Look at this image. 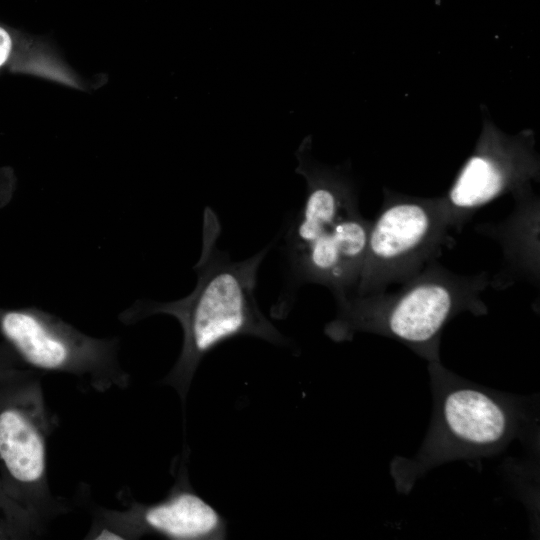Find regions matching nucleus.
Instances as JSON below:
<instances>
[{"label": "nucleus", "instance_id": "obj_6", "mask_svg": "<svg viewBox=\"0 0 540 540\" xmlns=\"http://www.w3.org/2000/svg\"><path fill=\"white\" fill-rule=\"evenodd\" d=\"M0 333L35 370L72 376L97 392L129 386L130 375L120 363L117 337L87 335L37 308L2 312Z\"/></svg>", "mask_w": 540, "mask_h": 540}, {"label": "nucleus", "instance_id": "obj_5", "mask_svg": "<svg viewBox=\"0 0 540 540\" xmlns=\"http://www.w3.org/2000/svg\"><path fill=\"white\" fill-rule=\"evenodd\" d=\"M440 197H418L383 189L371 221L363 267L353 295L402 284L454 244Z\"/></svg>", "mask_w": 540, "mask_h": 540}, {"label": "nucleus", "instance_id": "obj_2", "mask_svg": "<svg viewBox=\"0 0 540 540\" xmlns=\"http://www.w3.org/2000/svg\"><path fill=\"white\" fill-rule=\"evenodd\" d=\"M428 372L433 412L427 434L413 457L396 456L390 464L399 493L409 494L444 463L495 456L516 439L535 444L538 400L478 385L441 361L428 363Z\"/></svg>", "mask_w": 540, "mask_h": 540}, {"label": "nucleus", "instance_id": "obj_8", "mask_svg": "<svg viewBox=\"0 0 540 540\" xmlns=\"http://www.w3.org/2000/svg\"><path fill=\"white\" fill-rule=\"evenodd\" d=\"M185 447L176 463L175 481L168 494L155 503L130 500L123 509L96 507L85 539H139L147 535L171 540H223L228 536L225 517L192 487Z\"/></svg>", "mask_w": 540, "mask_h": 540}, {"label": "nucleus", "instance_id": "obj_10", "mask_svg": "<svg viewBox=\"0 0 540 540\" xmlns=\"http://www.w3.org/2000/svg\"><path fill=\"white\" fill-rule=\"evenodd\" d=\"M539 208V197L533 192L515 198L505 220L476 226L479 233L497 240L503 252V267L491 276L490 286L504 289L516 279L539 286Z\"/></svg>", "mask_w": 540, "mask_h": 540}, {"label": "nucleus", "instance_id": "obj_7", "mask_svg": "<svg viewBox=\"0 0 540 540\" xmlns=\"http://www.w3.org/2000/svg\"><path fill=\"white\" fill-rule=\"evenodd\" d=\"M539 176L534 131L507 134L483 113L472 153L440 196L450 230L461 232L480 208L501 196L509 194L515 199L533 193V183L539 182Z\"/></svg>", "mask_w": 540, "mask_h": 540}, {"label": "nucleus", "instance_id": "obj_9", "mask_svg": "<svg viewBox=\"0 0 540 540\" xmlns=\"http://www.w3.org/2000/svg\"><path fill=\"white\" fill-rule=\"evenodd\" d=\"M296 173L306 181L304 204L287 233V252L332 234L338 223L359 211L356 185L344 166H329L312 155V137L295 152Z\"/></svg>", "mask_w": 540, "mask_h": 540}, {"label": "nucleus", "instance_id": "obj_12", "mask_svg": "<svg viewBox=\"0 0 540 540\" xmlns=\"http://www.w3.org/2000/svg\"><path fill=\"white\" fill-rule=\"evenodd\" d=\"M12 38L9 32L0 26V67L7 61L12 49Z\"/></svg>", "mask_w": 540, "mask_h": 540}, {"label": "nucleus", "instance_id": "obj_3", "mask_svg": "<svg viewBox=\"0 0 540 540\" xmlns=\"http://www.w3.org/2000/svg\"><path fill=\"white\" fill-rule=\"evenodd\" d=\"M490 279L487 271L456 274L433 260L394 292L336 300V316L324 333L334 342L351 341L357 333L377 334L406 345L428 363L440 362L445 326L460 313H488L481 296Z\"/></svg>", "mask_w": 540, "mask_h": 540}, {"label": "nucleus", "instance_id": "obj_4", "mask_svg": "<svg viewBox=\"0 0 540 540\" xmlns=\"http://www.w3.org/2000/svg\"><path fill=\"white\" fill-rule=\"evenodd\" d=\"M53 421L38 370L0 375V477L11 494L47 524L68 507L47 476Z\"/></svg>", "mask_w": 540, "mask_h": 540}, {"label": "nucleus", "instance_id": "obj_1", "mask_svg": "<svg viewBox=\"0 0 540 540\" xmlns=\"http://www.w3.org/2000/svg\"><path fill=\"white\" fill-rule=\"evenodd\" d=\"M220 234L217 214L206 207L201 254L193 267L197 275L193 291L174 301L137 300L118 316L126 325L154 315H169L179 322L181 351L161 383L172 387L183 405L201 361L225 341L250 336L275 345L290 343L264 315L255 297L257 274L271 244L247 259L234 261L218 247Z\"/></svg>", "mask_w": 540, "mask_h": 540}, {"label": "nucleus", "instance_id": "obj_11", "mask_svg": "<svg viewBox=\"0 0 540 540\" xmlns=\"http://www.w3.org/2000/svg\"><path fill=\"white\" fill-rule=\"evenodd\" d=\"M47 523L7 489L0 477V539H34L44 535Z\"/></svg>", "mask_w": 540, "mask_h": 540}]
</instances>
